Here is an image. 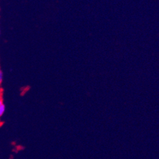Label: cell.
<instances>
[{"label":"cell","instance_id":"obj_1","mask_svg":"<svg viewBox=\"0 0 159 159\" xmlns=\"http://www.w3.org/2000/svg\"><path fill=\"white\" fill-rule=\"evenodd\" d=\"M5 110H6V107L3 103L2 105H0V117H2V115H3L5 112Z\"/></svg>","mask_w":159,"mask_h":159},{"label":"cell","instance_id":"obj_3","mask_svg":"<svg viewBox=\"0 0 159 159\" xmlns=\"http://www.w3.org/2000/svg\"><path fill=\"white\" fill-rule=\"evenodd\" d=\"M3 103V102L2 100V99L0 98V105H2Z\"/></svg>","mask_w":159,"mask_h":159},{"label":"cell","instance_id":"obj_2","mask_svg":"<svg viewBox=\"0 0 159 159\" xmlns=\"http://www.w3.org/2000/svg\"><path fill=\"white\" fill-rule=\"evenodd\" d=\"M3 80V71L0 69V85L2 83Z\"/></svg>","mask_w":159,"mask_h":159}]
</instances>
